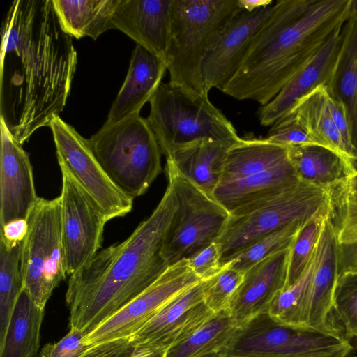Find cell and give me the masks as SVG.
Instances as JSON below:
<instances>
[{"instance_id":"cell-1","label":"cell","mask_w":357,"mask_h":357,"mask_svg":"<svg viewBox=\"0 0 357 357\" xmlns=\"http://www.w3.org/2000/svg\"><path fill=\"white\" fill-rule=\"evenodd\" d=\"M0 116L21 144L63 111L77 63L52 0H15L1 31Z\"/></svg>"},{"instance_id":"cell-2","label":"cell","mask_w":357,"mask_h":357,"mask_svg":"<svg viewBox=\"0 0 357 357\" xmlns=\"http://www.w3.org/2000/svg\"><path fill=\"white\" fill-rule=\"evenodd\" d=\"M178 206L172 185L123 241L100 249L68 280L70 327L86 336L155 282L170 266L164 254Z\"/></svg>"},{"instance_id":"cell-3","label":"cell","mask_w":357,"mask_h":357,"mask_svg":"<svg viewBox=\"0 0 357 357\" xmlns=\"http://www.w3.org/2000/svg\"><path fill=\"white\" fill-rule=\"evenodd\" d=\"M351 0H278L220 90L238 100L269 102L347 20Z\"/></svg>"},{"instance_id":"cell-4","label":"cell","mask_w":357,"mask_h":357,"mask_svg":"<svg viewBox=\"0 0 357 357\" xmlns=\"http://www.w3.org/2000/svg\"><path fill=\"white\" fill-rule=\"evenodd\" d=\"M242 10L237 0H172L169 83L202 95V65L215 33Z\"/></svg>"},{"instance_id":"cell-5","label":"cell","mask_w":357,"mask_h":357,"mask_svg":"<svg viewBox=\"0 0 357 357\" xmlns=\"http://www.w3.org/2000/svg\"><path fill=\"white\" fill-rule=\"evenodd\" d=\"M89 142L109 178L132 199L144 195L162 172L160 146L140 114L105 123Z\"/></svg>"},{"instance_id":"cell-6","label":"cell","mask_w":357,"mask_h":357,"mask_svg":"<svg viewBox=\"0 0 357 357\" xmlns=\"http://www.w3.org/2000/svg\"><path fill=\"white\" fill-rule=\"evenodd\" d=\"M149 103L146 119L166 157L178 147L198 139L234 144L241 138L208 95L162 83Z\"/></svg>"},{"instance_id":"cell-7","label":"cell","mask_w":357,"mask_h":357,"mask_svg":"<svg viewBox=\"0 0 357 357\" xmlns=\"http://www.w3.org/2000/svg\"><path fill=\"white\" fill-rule=\"evenodd\" d=\"M332 206L330 190L301 181L268 200L230 213L215 243L222 268L260 238L290 223L307 221Z\"/></svg>"},{"instance_id":"cell-8","label":"cell","mask_w":357,"mask_h":357,"mask_svg":"<svg viewBox=\"0 0 357 357\" xmlns=\"http://www.w3.org/2000/svg\"><path fill=\"white\" fill-rule=\"evenodd\" d=\"M353 350L337 334L282 324L266 312L239 327L218 352L224 357H347Z\"/></svg>"},{"instance_id":"cell-9","label":"cell","mask_w":357,"mask_h":357,"mask_svg":"<svg viewBox=\"0 0 357 357\" xmlns=\"http://www.w3.org/2000/svg\"><path fill=\"white\" fill-rule=\"evenodd\" d=\"M165 172L178 203L164 249L165 257L172 266L215 243L230 214L181 174L169 159H167Z\"/></svg>"},{"instance_id":"cell-10","label":"cell","mask_w":357,"mask_h":357,"mask_svg":"<svg viewBox=\"0 0 357 357\" xmlns=\"http://www.w3.org/2000/svg\"><path fill=\"white\" fill-rule=\"evenodd\" d=\"M20 268L23 289L45 309L54 289L68 275L61 227L60 197H40L27 218Z\"/></svg>"},{"instance_id":"cell-11","label":"cell","mask_w":357,"mask_h":357,"mask_svg":"<svg viewBox=\"0 0 357 357\" xmlns=\"http://www.w3.org/2000/svg\"><path fill=\"white\" fill-rule=\"evenodd\" d=\"M59 167L66 168L101 209L108 221L123 217L133 199L109 178L96 158L89 139L59 116L50 126Z\"/></svg>"},{"instance_id":"cell-12","label":"cell","mask_w":357,"mask_h":357,"mask_svg":"<svg viewBox=\"0 0 357 357\" xmlns=\"http://www.w3.org/2000/svg\"><path fill=\"white\" fill-rule=\"evenodd\" d=\"M60 169L61 235L66 271L70 276L101 249L108 220L72 174L63 167Z\"/></svg>"},{"instance_id":"cell-13","label":"cell","mask_w":357,"mask_h":357,"mask_svg":"<svg viewBox=\"0 0 357 357\" xmlns=\"http://www.w3.org/2000/svg\"><path fill=\"white\" fill-rule=\"evenodd\" d=\"M200 282L188 259L172 266L150 287L85 337L93 346L109 340L131 337L170 299Z\"/></svg>"},{"instance_id":"cell-14","label":"cell","mask_w":357,"mask_h":357,"mask_svg":"<svg viewBox=\"0 0 357 357\" xmlns=\"http://www.w3.org/2000/svg\"><path fill=\"white\" fill-rule=\"evenodd\" d=\"M273 9V4L251 13L241 10L215 33L202 65L204 93L208 95L213 88L220 91L232 77L253 36Z\"/></svg>"},{"instance_id":"cell-15","label":"cell","mask_w":357,"mask_h":357,"mask_svg":"<svg viewBox=\"0 0 357 357\" xmlns=\"http://www.w3.org/2000/svg\"><path fill=\"white\" fill-rule=\"evenodd\" d=\"M214 313L203 301L200 281L167 302L155 316L130 339L166 351L188 337Z\"/></svg>"},{"instance_id":"cell-16","label":"cell","mask_w":357,"mask_h":357,"mask_svg":"<svg viewBox=\"0 0 357 357\" xmlns=\"http://www.w3.org/2000/svg\"><path fill=\"white\" fill-rule=\"evenodd\" d=\"M0 225L26 220L39 198L29 154L0 116Z\"/></svg>"},{"instance_id":"cell-17","label":"cell","mask_w":357,"mask_h":357,"mask_svg":"<svg viewBox=\"0 0 357 357\" xmlns=\"http://www.w3.org/2000/svg\"><path fill=\"white\" fill-rule=\"evenodd\" d=\"M290 249L276 252L244 272L227 310L238 328L268 312L275 298L285 289Z\"/></svg>"},{"instance_id":"cell-18","label":"cell","mask_w":357,"mask_h":357,"mask_svg":"<svg viewBox=\"0 0 357 357\" xmlns=\"http://www.w3.org/2000/svg\"><path fill=\"white\" fill-rule=\"evenodd\" d=\"M342 27L337 29L312 59L296 73L257 114L261 125L269 126L291 112L296 104L320 86H326L340 52Z\"/></svg>"},{"instance_id":"cell-19","label":"cell","mask_w":357,"mask_h":357,"mask_svg":"<svg viewBox=\"0 0 357 357\" xmlns=\"http://www.w3.org/2000/svg\"><path fill=\"white\" fill-rule=\"evenodd\" d=\"M172 0H120L112 24L166 62Z\"/></svg>"},{"instance_id":"cell-20","label":"cell","mask_w":357,"mask_h":357,"mask_svg":"<svg viewBox=\"0 0 357 357\" xmlns=\"http://www.w3.org/2000/svg\"><path fill=\"white\" fill-rule=\"evenodd\" d=\"M167 70V63L139 45L132 52L125 81L112 105L105 123L114 124L140 114Z\"/></svg>"},{"instance_id":"cell-21","label":"cell","mask_w":357,"mask_h":357,"mask_svg":"<svg viewBox=\"0 0 357 357\" xmlns=\"http://www.w3.org/2000/svg\"><path fill=\"white\" fill-rule=\"evenodd\" d=\"M299 182L289 158L267 170L218 185L213 197L230 214L273 198Z\"/></svg>"},{"instance_id":"cell-22","label":"cell","mask_w":357,"mask_h":357,"mask_svg":"<svg viewBox=\"0 0 357 357\" xmlns=\"http://www.w3.org/2000/svg\"><path fill=\"white\" fill-rule=\"evenodd\" d=\"M341 36L337 62L325 87L328 96L342 106L353 144L357 149V0H351Z\"/></svg>"},{"instance_id":"cell-23","label":"cell","mask_w":357,"mask_h":357,"mask_svg":"<svg viewBox=\"0 0 357 357\" xmlns=\"http://www.w3.org/2000/svg\"><path fill=\"white\" fill-rule=\"evenodd\" d=\"M337 275L338 243L331 211L324 220L317 243V261L312 279L307 326L332 333L328 328L327 319Z\"/></svg>"},{"instance_id":"cell-24","label":"cell","mask_w":357,"mask_h":357,"mask_svg":"<svg viewBox=\"0 0 357 357\" xmlns=\"http://www.w3.org/2000/svg\"><path fill=\"white\" fill-rule=\"evenodd\" d=\"M231 145L201 139L178 147L166 158L181 174L213 197L220 181L227 152Z\"/></svg>"},{"instance_id":"cell-25","label":"cell","mask_w":357,"mask_h":357,"mask_svg":"<svg viewBox=\"0 0 357 357\" xmlns=\"http://www.w3.org/2000/svg\"><path fill=\"white\" fill-rule=\"evenodd\" d=\"M289 158L301 181L331 190L357 169L354 162L318 144L289 146Z\"/></svg>"},{"instance_id":"cell-26","label":"cell","mask_w":357,"mask_h":357,"mask_svg":"<svg viewBox=\"0 0 357 357\" xmlns=\"http://www.w3.org/2000/svg\"><path fill=\"white\" fill-rule=\"evenodd\" d=\"M53 8L63 31L79 39L96 40L113 29V18L120 0H52Z\"/></svg>"},{"instance_id":"cell-27","label":"cell","mask_w":357,"mask_h":357,"mask_svg":"<svg viewBox=\"0 0 357 357\" xmlns=\"http://www.w3.org/2000/svg\"><path fill=\"white\" fill-rule=\"evenodd\" d=\"M289 160L288 148L264 138L241 139L228 149L220 184L244 178Z\"/></svg>"},{"instance_id":"cell-28","label":"cell","mask_w":357,"mask_h":357,"mask_svg":"<svg viewBox=\"0 0 357 357\" xmlns=\"http://www.w3.org/2000/svg\"><path fill=\"white\" fill-rule=\"evenodd\" d=\"M44 310L22 290L4 337L0 340V357H36Z\"/></svg>"},{"instance_id":"cell-29","label":"cell","mask_w":357,"mask_h":357,"mask_svg":"<svg viewBox=\"0 0 357 357\" xmlns=\"http://www.w3.org/2000/svg\"><path fill=\"white\" fill-rule=\"evenodd\" d=\"M291 112L315 144L332 149L349 160L330 112L325 86L317 87L302 98Z\"/></svg>"},{"instance_id":"cell-30","label":"cell","mask_w":357,"mask_h":357,"mask_svg":"<svg viewBox=\"0 0 357 357\" xmlns=\"http://www.w3.org/2000/svg\"><path fill=\"white\" fill-rule=\"evenodd\" d=\"M238 328L227 310L214 313L188 337L168 348L165 357H199L218 352Z\"/></svg>"},{"instance_id":"cell-31","label":"cell","mask_w":357,"mask_h":357,"mask_svg":"<svg viewBox=\"0 0 357 357\" xmlns=\"http://www.w3.org/2000/svg\"><path fill=\"white\" fill-rule=\"evenodd\" d=\"M317 261V245L300 278L280 292L269 306L267 312L273 319L287 325L307 326Z\"/></svg>"},{"instance_id":"cell-32","label":"cell","mask_w":357,"mask_h":357,"mask_svg":"<svg viewBox=\"0 0 357 357\" xmlns=\"http://www.w3.org/2000/svg\"><path fill=\"white\" fill-rule=\"evenodd\" d=\"M327 326L331 332L357 345V270L337 275Z\"/></svg>"},{"instance_id":"cell-33","label":"cell","mask_w":357,"mask_h":357,"mask_svg":"<svg viewBox=\"0 0 357 357\" xmlns=\"http://www.w3.org/2000/svg\"><path fill=\"white\" fill-rule=\"evenodd\" d=\"M23 241L9 243L0 237V340L23 290L20 268Z\"/></svg>"},{"instance_id":"cell-34","label":"cell","mask_w":357,"mask_h":357,"mask_svg":"<svg viewBox=\"0 0 357 357\" xmlns=\"http://www.w3.org/2000/svg\"><path fill=\"white\" fill-rule=\"evenodd\" d=\"M307 221L293 222L260 238L238 254L226 266L245 272L265 258L291 248L299 229Z\"/></svg>"},{"instance_id":"cell-35","label":"cell","mask_w":357,"mask_h":357,"mask_svg":"<svg viewBox=\"0 0 357 357\" xmlns=\"http://www.w3.org/2000/svg\"><path fill=\"white\" fill-rule=\"evenodd\" d=\"M331 211L332 206L319 212L304 223L297 233L290 249L285 289L293 284L305 269L317 245L324 220Z\"/></svg>"},{"instance_id":"cell-36","label":"cell","mask_w":357,"mask_h":357,"mask_svg":"<svg viewBox=\"0 0 357 357\" xmlns=\"http://www.w3.org/2000/svg\"><path fill=\"white\" fill-rule=\"evenodd\" d=\"M244 272L224 266L212 278L202 281L203 301L213 312L228 310L230 301L241 284Z\"/></svg>"},{"instance_id":"cell-37","label":"cell","mask_w":357,"mask_h":357,"mask_svg":"<svg viewBox=\"0 0 357 357\" xmlns=\"http://www.w3.org/2000/svg\"><path fill=\"white\" fill-rule=\"evenodd\" d=\"M266 138L286 147L315 144L291 111L272 125Z\"/></svg>"},{"instance_id":"cell-38","label":"cell","mask_w":357,"mask_h":357,"mask_svg":"<svg viewBox=\"0 0 357 357\" xmlns=\"http://www.w3.org/2000/svg\"><path fill=\"white\" fill-rule=\"evenodd\" d=\"M82 331L70 328L59 342L45 344L36 357H79L90 347Z\"/></svg>"},{"instance_id":"cell-39","label":"cell","mask_w":357,"mask_h":357,"mask_svg":"<svg viewBox=\"0 0 357 357\" xmlns=\"http://www.w3.org/2000/svg\"><path fill=\"white\" fill-rule=\"evenodd\" d=\"M220 252L217 243H213L204 250L188 259L190 268L200 281H205L221 270Z\"/></svg>"},{"instance_id":"cell-40","label":"cell","mask_w":357,"mask_h":357,"mask_svg":"<svg viewBox=\"0 0 357 357\" xmlns=\"http://www.w3.org/2000/svg\"><path fill=\"white\" fill-rule=\"evenodd\" d=\"M133 349L130 337L119 338L91 346L79 357H129Z\"/></svg>"},{"instance_id":"cell-41","label":"cell","mask_w":357,"mask_h":357,"mask_svg":"<svg viewBox=\"0 0 357 357\" xmlns=\"http://www.w3.org/2000/svg\"><path fill=\"white\" fill-rule=\"evenodd\" d=\"M352 270H357V241L338 243V275Z\"/></svg>"},{"instance_id":"cell-42","label":"cell","mask_w":357,"mask_h":357,"mask_svg":"<svg viewBox=\"0 0 357 357\" xmlns=\"http://www.w3.org/2000/svg\"><path fill=\"white\" fill-rule=\"evenodd\" d=\"M27 229L26 220H15L1 227L0 237L11 243L22 242L26 237Z\"/></svg>"},{"instance_id":"cell-43","label":"cell","mask_w":357,"mask_h":357,"mask_svg":"<svg viewBox=\"0 0 357 357\" xmlns=\"http://www.w3.org/2000/svg\"><path fill=\"white\" fill-rule=\"evenodd\" d=\"M165 351L144 344H134V349L129 357H165Z\"/></svg>"},{"instance_id":"cell-44","label":"cell","mask_w":357,"mask_h":357,"mask_svg":"<svg viewBox=\"0 0 357 357\" xmlns=\"http://www.w3.org/2000/svg\"><path fill=\"white\" fill-rule=\"evenodd\" d=\"M241 9L248 13L273 5L272 0H237Z\"/></svg>"},{"instance_id":"cell-45","label":"cell","mask_w":357,"mask_h":357,"mask_svg":"<svg viewBox=\"0 0 357 357\" xmlns=\"http://www.w3.org/2000/svg\"><path fill=\"white\" fill-rule=\"evenodd\" d=\"M199 357H224L219 352H213L202 355Z\"/></svg>"},{"instance_id":"cell-46","label":"cell","mask_w":357,"mask_h":357,"mask_svg":"<svg viewBox=\"0 0 357 357\" xmlns=\"http://www.w3.org/2000/svg\"><path fill=\"white\" fill-rule=\"evenodd\" d=\"M354 357H357V356H354Z\"/></svg>"}]
</instances>
